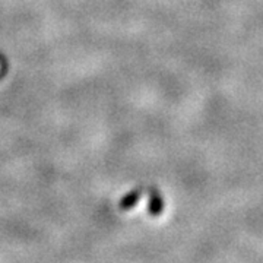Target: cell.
<instances>
[{
  "label": "cell",
  "instance_id": "6da1fadb",
  "mask_svg": "<svg viewBox=\"0 0 263 263\" xmlns=\"http://www.w3.org/2000/svg\"><path fill=\"white\" fill-rule=\"evenodd\" d=\"M164 211V199L157 189H151L148 200V212L152 216H160Z\"/></svg>",
  "mask_w": 263,
  "mask_h": 263
},
{
  "label": "cell",
  "instance_id": "7a4b0ae2",
  "mask_svg": "<svg viewBox=\"0 0 263 263\" xmlns=\"http://www.w3.org/2000/svg\"><path fill=\"white\" fill-rule=\"evenodd\" d=\"M142 192L141 190H132L130 193L124 195L120 200V209L122 211H129L138 205V202L141 200Z\"/></svg>",
  "mask_w": 263,
  "mask_h": 263
}]
</instances>
